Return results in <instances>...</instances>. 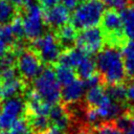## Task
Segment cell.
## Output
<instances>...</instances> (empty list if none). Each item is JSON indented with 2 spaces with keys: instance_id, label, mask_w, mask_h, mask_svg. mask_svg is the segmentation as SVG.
<instances>
[{
  "instance_id": "9a60e30c",
  "label": "cell",
  "mask_w": 134,
  "mask_h": 134,
  "mask_svg": "<svg viewBox=\"0 0 134 134\" xmlns=\"http://www.w3.org/2000/svg\"><path fill=\"white\" fill-rule=\"evenodd\" d=\"M109 98V95L106 92V89L102 85L89 88L86 92L85 100L88 107L90 108H97L102 104H104Z\"/></svg>"
},
{
  "instance_id": "60d3db41",
  "label": "cell",
  "mask_w": 134,
  "mask_h": 134,
  "mask_svg": "<svg viewBox=\"0 0 134 134\" xmlns=\"http://www.w3.org/2000/svg\"><path fill=\"white\" fill-rule=\"evenodd\" d=\"M22 134H36V133H34V132H32V131L29 129V130H27L26 132H24V133H22Z\"/></svg>"
},
{
  "instance_id": "5b68a950",
  "label": "cell",
  "mask_w": 134,
  "mask_h": 134,
  "mask_svg": "<svg viewBox=\"0 0 134 134\" xmlns=\"http://www.w3.org/2000/svg\"><path fill=\"white\" fill-rule=\"evenodd\" d=\"M32 46L35 51L40 57L41 61L51 64L59 61L61 55V44L57 38L51 32H46L40 38L32 41Z\"/></svg>"
},
{
  "instance_id": "603a6c76",
  "label": "cell",
  "mask_w": 134,
  "mask_h": 134,
  "mask_svg": "<svg viewBox=\"0 0 134 134\" xmlns=\"http://www.w3.org/2000/svg\"><path fill=\"white\" fill-rule=\"evenodd\" d=\"M16 8L7 0H0V24H8L16 17Z\"/></svg>"
},
{
  "instance_id": "74e56055",
  "label": "cell",
  "mask_w": 134,
  "mask_h": 134,
  "mask_svg": "<svg viewBox=\"0 0 134 134\" xmlns=\"http://www.w3.org/2000/svg\"><path fill=\"white\" fill-rule=\"evenodd\" d=\"M36 1H37V0H23V5H24L25 7H28V6H31V5H34V4H37Z\"/></svg>"
},
{
  "instance_id": "ffe728a7",
  "label": "cell",
  "mask_w": 134,
  "mask_h": 134,
  "mask_svg": "<svg viewBox=\"0 0 134 134\" xmlns=\"http://www.w3.org/2000/svg\"><path fill=\"white\" fill-rule=\"evenodd\" d=\"M122 59L126 75L134 81V43H129L122 48Z\"/></svg>"
},
{
  "instance_id": "ee69618b",
  "label": "cell",
  "mask_w": 134,
  "mask_h": 134,
  "mask_svg": "<svg viewBox=\"0 0 134 134\" xmlns=\"http://www.w3.org/2000/svg\"><path fill=\"white\" fill-rule=\"evenodd\" d=\"M0 100H1V96H0Z\"/></svg>"
},
{
  "instance_id": "5bb4252c",
  "label": "cell",
  "mask_w": 134,
  "mask_h": 134,
  "mask_svg": "<svg viewBox=\"0 0 134 134\" xmlns=\"http://www.w3.org/2000/svg\"><path fill=\"white\" fill-rule=\"evenodd\" d=\"M24 89H25V83L18 77L2 82V83H0L1 99L4 100L7 98L19 96V94H21L24 91Z\"/></svg>"
},
{
  "instance_id": "1f68e13d",
  "label": "cell",
  "mask_w": 134,
  "mask_h": 134,
  "mask_svg": "<svg viewBox=\"0 0 134 134\" xmlns=\"http://www.w3.org/2000/svg\"><path fill=\"white\" fill-rule=\"evenodd\" d=\"M60 2L61 4H63L65 7H67L70 10V9L75 8L82 2V0H60Z\"/></svg>"
},
{
  "instance_id": "ac0fdd59",
  "label": "cell",
  "mask_w": 134,
  "mask_h": 134,
  "mask_svg": "<svg viewBox=\"0 0 134 134\" xmlns=\"http://www.w3.org/2000/svg\"><path fill=\"white\" fill-rule=\"evenodd\" d=\"M77 34H76V28L73 25L66 24L63 27L59 28L57 38L61 44V46L65 47L66 49L70 48L72 44H75Z\"/></svg>"
},
{
  "instance_id": "d4e9b609",
  "label": "cell",
  "mask_w": 134,
  "mask_h": 134,
  "mask_svg": "<svg viewBox=\"0 0 134 134\" xmlns=\"http://www.w3.org/2000/svg\"><path fill=\"white\" fill-rule=\"evenodd\" d=\"M94 132L95 134H121V132L116 128L113 121H105L99 124Z\"/></svg>"
},
{
  "instance_id": "e0dca14e",
  "label": "cell",
  "mask_w": 134,
  "mask_h": 134,
  "mask_svg": "<svg viewBox=\"0 0 134 134\" xmlns=\"http://www.w3.org/2000/svg\"><path fill=\"white\" fill-rule=\"evenodd\" d=\"M85 54L86 53L81 51L79 48H68L61 53L59 58V64L68 66L72 69L73 68L76 69V67L79 66V64L81 63Z\"/></svg>"
},
{
  "instance_id": "4fadbf2b",
  "label": "cell",
  "mask_w": 134,
  "mask_h": 134,
  "mask_svg": "<svg viewBox=\"0 0 134 134\" xmlns=\"http://www.w3.org/2000/svg\"><path fill=\"white\" fill-rule=\"evenodd\" d=\"M48 116H49V120L53 122V126L60 128L63 131L67 130L72 121V116L69 110L67 109L66 105L55 104L51 106Z\"/></svg>"
},
{
  "instance_id": "cb8c5ba5",
  "label": "cell",
  "mask_w": 134,
  "mask_h": 134,
  "mask_svg": "<svg viewBox=\"0 0 134 134\" xmlns=\"http://www.w3.org/2000/svg\"><path fill=\"white\" fill-rule=\"evenodd\" d=\"M106 92L110 96V98L116 103L122 104L127 99V88L122 84L110 85L106 89Z\"/></svg>"
},
{
  "instance_id": "6da1fadb",
  "label": "cell",
  "mask_w": 134,
  "mask_h": 134,
  "mask_svg": "<svg viewBox=\"0 0 134 134\" xmlns=\"http://www.w3.org/2000/svg\"><path fill=\"white\" fill-rule=\"evenodd\" d=\"M96 69L103 81L110 85L121 84L126 77L122 53L115 46L103 48L95 58Z\"/></svg>"
},
{
  "instance_id": "ab89813d",
  "label": "cell",
  "mask_w": 134,
  "mask_h": 134,
  "mask_svg": "<svg viewBox=\"0 0 134 134\" xmlns=\"http://www.w3.org/2000/svg\"><path fill=\"white\" fill-rule=\"evenodd\" d=\"M0 134H13V132L9 131V130H2V131L0 132Z\"/></svg>"
},
{
  "instance_id": "836d02e7",
  "label": "cell",
  "mask_w": 134,
  "mask_h": 134,
  "mask_svg": "<svg viewBox=\"0 0 134 134\" xmlns=\"http://www.w3.org/2000/svg\"><path fill=\"white\" fill-rule=\"evenodd\" d=\"M59 1H60V0H40V3H41V5H42V7L48 9V8H50V7L54 6V5H57Z\"/></svg>"
},
{
  "instance_id": "7402d4cb",
  "label": "cell",
  "mask_w": 134,
  "mask_h": 134,
  "mask_svg": "<svg viewBox=\"0 0 134 134\" xmlns=\"http://www.w3.org/2000/svg\"><path fill=\"white\" fill-rule=\"evenodd\" d=\"M55 75H57L58 82L63 87L72 83L76 79L75 77V72L72 68H70L68 66H65V65H61V64H59L55 68Z\"/></svg>"
},
{
  "instance_id": "d6986e66",
  "label": "cell",
  "mask_w": 134,
  "mask_h": 134,
  "mask_svg": "<svg viewBox=\"0 0 134 134\" xmlns=\"http://www.w3.org/2000/svg\"><path fill=\"white\" fill-rule=\"evenodd\" d=\"M95 69H96L95 60H93L89 54H85L84 58L82 59L81 63L76 67L79 76L84 81L89 79L90 76H92L95 73Z\"/></svg>"
},
{
  "instance_id": "7a4b0ae2",
  "label": "cell",
  "mask_w": 134,
  "mask_h": 134,
  "mask_svg": "<svg viewBox=\"0 0 134 134\" xmlns=\"http://www.w3.org/2000/svg\"><path fill=\"white\" fill-rule=\"evenodd\" d=\"M105 14V3L102 0H83L72 15V25L76 29L97 26Z\"/></svg>"
},
{
  "instance_id": "f35d334b",
  "label": "cell",
  "mask_w": 134,
  "mask_h": 134,
  "mask_svg": "<svg viewBox=\"0 0 134 134\" xmlns=\"http://www.w3.org/2000/svg\"><path fill=\"white\" fill-rule=\"evenodd\" d=\"M9 3H12L14 6H20L23 5V0H7Z\"/></svg>"
},
{
  "instance_id": "7bdbcfd3",
  "label": "cell",
  "mask_w": 134,
  "mask_h": 134,
  "mask_svg": "<svg viewBox=\"0 0 134 134\" xmlns=\"http://www.w3.org/2000/svg\"><path fill=\"white\" fill-rule=\"evenodd\" d=\"M133 111H134V104H133Z\"/></svg>"
},
{
  "instance_id": "8992f818",
  "label": "cell",
  "mask_w": 134,
  "mask_h": 134,
  "mask_svg": "<svg viewBox=\"0 0 134 134\" xmlns=\"http://www.w3.org/2000/svg\"><path fill=\"white\" fill-rule=\"evenodd\" d=\"M24 112H26V102L21 96L4 99L0 109V129L9 130Z\"/></svg>"
},
{
  "instance_id": "8d00e7d4",
  "label": "cell",
  "mask_w": 134,
  "mask_h": 134,
  "mask_svg": "<svg viewBox=\"0 0 134 134\" xmlns=\"http://www.w3.org/2000/svg\"><path fill=\"white\" fill-rule=\"evenodd\" d=\"M77 134H95V132L92 129H90L86 126H83L81 129H79Z\"/></svg>"
},
{
  "instance_id": "9c48e42d",
  "label": "cell",
  "mask_w": 134,
  "mask_h": 134,
  "mask_svg": "<svg viewBox=\"0 0 134 134\" xmlns=\"http://www.w3.org/2000/svg\"><path fill=\"white\" fill-rule=\"evenodd\" d=\"M103 31L105 36L108 38V42H112L113 44H118L124 36V24L121 14L117 12V9L111 8L105 12L102 19Z\"/></svg>"
},
{
  "instance_id": "277c9868",
  "label": "cell",
  "mask_w": 134,
  "mask_h": 134,
  "mask_svg": "<svg viewBox=\"0 0 134 134\" xmlns=\"http://www.w3.org/2000/svg\"><path fill=\"white\" fill-rule=\"evenodd\" d=\"M105 42V34L102 28L94 26L82 29L76 37L75 45L81 51L86 54H94L98 53L103 47Z\"/></svg>"
},
{
  "instance_id": "3957f363",
  "label": "cell",
  "mask_w": 134,
  "mask_h": 134,
  "mask_svg": "<svg viewBox=\"0 0 134 134\" xmlns=\"http://www.w3.org/2000/svg\"><path fill=\"white\" fill-rule=\"evenodd\" d=\"M34 90L50 106L58 104L61 99L62 89L58 82L55 71L50 67L43 68L41 73L34 81Z\"/></svg>"
},
{
  "instance_id": "7c38bea8",
  "label": "cell",
  "mask_w": 134,
  "mask_h": 134,
  "mask_svg": "<svg viewBox=\"0 0 134 134\" xmlns=\"http://www.w3.org/2000/svg\"><path fill=\"white\" fill-rule=\"evenodd\" d=\"M86 89L85 82L80 79H75L72 83L66 85L62 89L61 98L64 105H74L81 100Z\"/></svg>"
},
{
  "instance_id": "f1b7e54d",
  "label": "cell",
  "mask_w": 134,
  "mask_h": 134,
  "mask_svg": "<svg viewBox=\"0 0 134 134\" xmlns=\"http://www.w3.org/2000/svg\"><path fill=\"white\" fill-rule=\"evenodd\" d=\"M1 39H3L8 45L13 44L15 42V36L14 32L12 30V27L9 24H5L4 26H2V32H1Z\"/></svg>"
},
{
  "instance_id": "2e32d148",
  "label": "cell",
  "mask_w": 134,
  "mask_h": 134,
  "mask_svg": "<svg viewBox=\"0 0 134 134\" xmlns=\"http://www.w3.org/2000/svg\"><path fill=\"white\" fill-rule=\"evenodd\" d=\"M120 14L124 24V36L127 39L134 41V1L127 7L122 8Z\"/></svg>"
},
{
  "instance_id": "4316f807",
  "label": "cell",
  "mask_w": 134,
  "mask_h": 134,
  "mask_svg": "<svg viewBox=\"0 0 134 134\" xmlns=\"http://www.w3.org/2000/svg\"><path fill=\"white\" fill-rule=\"evenodd\" d=\"M17 61V55L15 52L7 51L1 59H0V69L5 68H13Z\"/></svg>"
},
{
  "instance_id": "44dd1931",
  "label": "cell",
  "mask_w": 134,
  "mask_h": 134,
  "mask_svg": "<svg viewBox=\"0 0 134 134\" xmlns=\"http://www.w3.org/2000/svg\"><path fill=\"white\" fill-rule=\"evenodd\" d=\"M30 130L36 134H43L49 128V118L47 116L26 115Z\"/></svg>"
},
{
  "instance_id": "484cf974",
  "label": "cell",
  "mask_w": 134,
  "mask_h": 134,
  "mask_svg": "<svg viewBox=\"0 0 134 134\" xmlns=\"http://www.w3.org/2000/svg\"><path fill=\"white\" fill-rule=\"evenodd\" d=\"M10 27H12V30L14 32V36L16 39H21L23 36H24V28H23V20L21 17L19 16H16L13 21L9 23Z\"/></svg>"
},
{
  "instance_id": "52a82bcc",
  "label": "cell",
  "mask_w": 134,
  "mask_h": 134,
  "mask_svg": "<svg viewBox=\"0 0 134 134\" xmlns=\"http://www.w3.org/2000/svg\"><path fill=\"white\" fill-rule=\"evenodd\" d=\"M23 28L24 36L34 41L40 38L44 31V12L42 7L38 4H34L31 6L26 7L25 15L23 17Z\"/></svg>"
},
{
  "instance_id": "d590c367",
  "label": "cell",
  "mask_w": 134,
  "mask_h": 134,
  "mask_svg": "<svg viewBox=\"0 0 134 134\" xmlns=\"http://www.w3.org/2000/svg\"><path fill=\"white\" fill-rule=\"evenodd\" d=\"M9 45L3 40V39H1L0 38V59L7 52V47H8Z\"/></svg>"
},
{
  "instance_id": "30bf717a",
  "label": "cell",
  "mask_w": 134,
  "mask_h": 134,
  "mask_svg": "<svg viewBox=\"0 0 134 134\" xmlns=\"http://www.w3.org/2000/svg\"><path fill=\"white\" fill-rule=\"evenodd\" d=\"M70 12L63 4H57L44 13L45 23L52 28H61L68 23Z\"/></svg>"
},
{
  "instance_id": "ba28073f",
  "label": "cell",
  "mask_w": 134,
  "mask_h": 134,
  "mask_svg": "<svg viewBox=\"0 0 134 134\" xmlns=\"http://www.w3.org/2000/svg\"><path fill=\"white\" fill-rule=\"evenodd\" d=\"M18 72L24 81L35 80L43 70L40 57L36 51L22 50L17 57Z\"/></svg>"
},
{
  "instance_id": "b9f144b4",
  "label": "cell",
  "mask_w": 134,
  "mask_h": 134,
  "mask_svg": "<svg viewBox=\"0 0 134 134\" xmlns=\"http://www.w3.org/2000/svg\"><path fill=\"white\" fill-rule=\"evenodd\" d=\"M1 32H2V26L0 25V38H1Z\"/></svg>"
},
{
  "instance_id": "8fae6325",
  "label": "cell",
  "mask_w": 134,
  "mask_h": 134,
  "mask_svg": "<svg viewBox=\"0 0 134 134\" xmlns=\"http://www.w3.org/2000/svg\"><path fill=\"white\" fill-rule=\"evenodd\" d=\"M26 114L27 115H39L48 116L51 106L44 102L36 90H29L26 94Z\"/></svg>"
},
{
  "instance_id": "4dcf8cb0",
  "label": "cell",
  "mask_w": 134,
  "mask_h": 134,
  "mask_svg": "<svg viewBox=\"0 0 134 134\" xmlns=\"http://www.w3.org/2000/svg\"><path fill=\"white\" fill-rule=\"evenodd\" d=\"M105 5H108L110 6L111 8H114V9H121V8H125L128 1L129 0H102Z\"/></svg>"
},
{
  "instance_id": "e575fe53",
  "label": "cell",
  "mask_w": 134,
  "mask_h": 134,
  "mask_svg": "<svg viewBox=\"0 0 134 134\" xmlns=\"http://www.w3.org/2000/svg\"><path fill=\"white\" fill-rule=\"evenodd\" d=\"M43 134H64V131L55 126H52V127H49Z\"/></svg>"
},
{
  "instance_id": "d6a6232c",
  "label": "cell",
  "mask_w": 134,
  "mask_h": 134,
  "mask_svg": "<svg viewBox=\"0 0 134 134\" xmlns=\"http://www.w3.org/2000/svg\"><path fill=\"white\" fill-rule=\"evenodd\" d=\"M121 134H134V115H132L129 124L121 131Z\"/></svg>"
},
{
  "instance_id": "83f0119b",
  "label": "cell",
  "mask_w": 134,
  "mask_h": 134,
  "mask_svg": "<svg viewBox=\"0 0 134 134\" xmlns=\"http://www.w3.org/2000/svg\"><path fill=\"white\" fill-rule=\"evenodd\" d=\"M27 130H29L28 121L25 118H22V117L17 119L10 128V131L13 132V134H22V133L26 132Z\"/></svg>"
},
{
  "instance_id": "f546056e",
  "label": "cell",
  "mask_w": 134,
  "mask_h": 134,
  "mask_svg": "<svg viewBox=\"0 0 134 134\" xmlns=\"http://www.w3.org/2000/svg\"><path fill=\"white\" fill-rule=\"evenodd\" d=\"M17 72L16 70L13 68H5V69H0V83L8 81V80H13L16 76Z\"/></svg>"
}]
</instances>
